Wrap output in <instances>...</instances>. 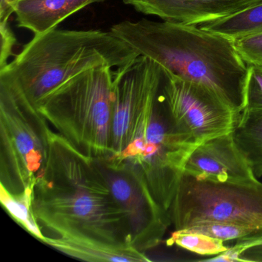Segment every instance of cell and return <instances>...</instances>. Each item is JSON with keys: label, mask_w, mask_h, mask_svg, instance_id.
Instances as JSON below:
<instances>
[{"label": "cell", "mask_w": 262, "mask_h": 262, "mask_svg": "<svg viewBox=\"0 0 262 262\" xmlns=\"http://www.w3.org/2000/svg\"><path fill=\"white\" fill-rule=\"evenodd\" d=\"M164 70L139 56L115 70L111 154L129 167L169 214L188 156L198 145L173 123L160 98Z\"/></svg>", "instance_id": "1"}, {"label": "cell", "mask_w": 262, "mask_h": 262, "mask_svg": "<svg viewBox=\"0 0 262 262\" xmlns=\"http://www.w3.org/2000/svg\"><path fill=\"white\" fill-rule=\"evenodd\" d=\"M50 137L33 191V210L44 234L131 245L125 214L96 159L53 129Z\"/></svg>", "instance_id": "2"}, {"label": "cell", "mask_w": 262, "mask_h": 262, "mask_svg": "<svg viewBox=\"0 0 262 262\" xmlns=\"http://www.w3.org/2000/svg\"><path fill=\"white\" fill-rule=\"evenodd\" d=\"M111 32L167 71L211 89L237 114L245 110L248 66L232 39L197 26L145 19L123 21Z\"/></svg>", "instance_id": "3"}, {"label": "cell", "mask_w": 262, "mask_h": 262, "mask_svg": "<svg viewBox=\"0 0 262 262\" xmlns=\"http://www.w3.org/2000/svg\"><path fill=\"white\" fill-rule=\"evenodd\" d=\"M139 56L111 31L54 29L36 35L0 69V93L38 110L50 93L79 73L99 67L120 68Z\"/></svg>", "instance_id": "4"}, {"label": "cell", "mask_w": 262, "mask_h": 262, "mask_svg": "<svg viewBox=\"0 0 262 262\" xmlns=\"http://www.w3.org/2000/svg\"><path fill=\"white\" fill-rule=\"evenodd\" d=\"M113 69L99 67L79 73L50 93L38 108L56 133L93 159L111 154Z\"/></svg>", "instance_id": "5"}, {"label": "cell", "mask_w": 262, "mask_h": 262, "mask_svg": "<svg viewBox=\"0 0 262 262\" xmlns=\"http://www.w3.org/2000/svg\"><path fill=\"white\" fill-rule=\"evenodd\" d=\"M174 230L210 222L262 229V182H219L184 171L169 209Z\"/></svg>", "instance_id": "6"}, {"label": "cell", "mask_w": 262, "mask_h": 262, "mask_svg": "<svg viewBox=\"0 0 262 262\" xmlns=\"http://www.w3.org/2000/svg\"><path fill=\"white\" fill-rule=\"evenodd\" d=\"M52 128L36 108L0 94V184L11 193L33 186L45 166Z\"/></svg>", "instance_id": "7"}, {"label": "cell", "mask_w": 262, "mask_h": 262, "mask_svg": "<svg viewBox=\"0 0 262 262\" xmlns=\"http://www.w3.org/2000/svg\"><path fill=\"white\" fill-rule=\"evenodd\" d=\"M163 70L160 98L179 131L196 145L233 131L238 114L215 92Z\"/></svg>", "instance_id": "8"}, {"label": "cell", "mask_w": 262, "mask_h": 262, "mask_svg": "<svg viewBox=\"0 0 262 262\" xmlns=\"http://www.w3.org/2000/svg\"><path fill=\"white\" fill-rule=\"evenodd\" d=\"M96 160L113 198L125 214L132 246L145 253L157 247L171 225L168 213L129 167L110 159Z\"/></svg>", "instance_id": "9"}, {"label": "cell", "mask_w": 262, "mask_h": 262, "mask_svg": "<svg viewBox=\"0 0 262 262\" xmlns=\"http://www.w3.org/2000/svg\"><path fill=\"white\" fill-rule=\"evenodd\" d=\"M184 171L219 182H249L257 179L237 148L232 132L204 141L191 151Z\"/></svg>", "instance_id": "10"}, {"label": "cell", "mask_w": 262, "mask_h": 262, "mask_svg": "<svg viewBox=\"0 0 262 262\" xmlns=\"http://www.w3.org/2000/svg\"><path fill=\"white\" fill-rule=\"evenodd\" d=\"M139 13L163 21L199 26L236 14L262 0H122Z\"/></svg>", "instance_id": "11"}, {"label": "cell", "mask_w": 262, "mask_h": 262, "mask_svg": "<svg viewBox=\"0 0 262 262\" xmlns=\"http://www.w3.org/2000/svg\"><path fill=\"white\" fill-rule=\"evenodd\" d=\"M105 0H20L16 7V23L36 35L56 29L62 21L91 4Z\"/></svg>", "instance_id": "12"}, {"label": "cell", "mask_w": 262, "mask_h": 262, "mask_svg": "<svg viewBox=\"0 0 262 262\" xmlns=\"http://www.w3.org/2000/svg\"><path fill=\"white\" fill-rule=\"evenodd\" d=\"M44 243L70 257L93 262H147L145 252L131 245H118L84 237H48Z\"/></svg>", "instance_id": "13"}, {"label": "cell", "mask_w": 262, "mask_h": 262, "mask_svg": "<svg viewBox=\"0 0 262 262\" xmlns=\"http://www.w3.org/2000/svg\"><path fill=\"white\" fill-rule=\"evenodd\" d=\"M237 148L257 179L262 178V110H244L232 131Z\"/></svg>", "instance_id": "14"}, {"label": "cell", "mask_w": 262, "mask_h": 262, "mask_svg": "<svg viewBox=\"0 0 262 262\" xmlns=\"http://www.w3.org/2000/svg\"><path fill=\"white\" fill-rule=\"evenodd\" d=\"M199 27L232 40L262 33V4L228 17L205 23Z\"/></svg>", "instance_id": "15"}, {"label": "cell", "mask_w": 262, "mask_h": 262, "mask_svg": "<svg viewBox=\"0 0 262 262\" xmlns=\"http://www.w3.org/2000/svg\"><path fill=\"white\" fill-rule=\"evenodd\" d=\"M33 191L34 185L19 193H11L0 185V202L15 222L33 237L44 242L47 236L42 231L33 210Z\"/></svg>", "instance_id": "16"}, {"label": "cell", "mask_w": 262, "mask_h": 262, "mask_svg": "<svg viewBox=\"0 0 262 262\" xmlns=\"http://www.w3.org/2000/svg\"><path fill=\"white\" fill-rule=\"evenodd\" d=\"M166 244L168 246L176 245L202 256L217 255L228 249L225 242L220 239L185 229L174 230Z\"/></svg>", "instance_id": "17"}, {"label": "cell", "mask_w": 262, "mask_h": 262, "mask_svg": "<svg viewBox=\"0 0 262 262\" xmlns=\"http://www.w3.org/2000/svg\"><path fill=\"white\" fill-rule=\"evenodd\" d=\"M205 261H261L262 231L237 239L235 245L228 250L205 259Z\"/></svg>", "instance_id": "18"}, {"label": "cell", "mask_w": 262, "mask_h": 262, "mask_svg": "<svg viewBox=\"0 0 262 262\" xmlns=\"http://www.w3.org/2000/svg\"><path fill=\"white\" fill-rule=\"evenodd\" d=\"M185 230L191 232L206 234L210 237L220 239L225 242L228 241L237 240L262 231V229L253 228V227L233 223H224V222L200 224L191 228H185Z\"/></svg>", "instance_id": "19"}, {"label": "cell", "mask_w": 262, "mask_h": 262, "mask_svg": "<svg viewBox=\"0 0 262 262\" xmlns=\"http://www.w3.org/2000/svg\"><path fill=\"white\" fill-rule=\"evenodd\" d=\"M233 41L237 53L247 65L262 67V33Z\"/></svg>", "instance_id": "20"}, {"label": "cell", "mask_w": 262, "mask_h": 262, "mask_svg": "<svg viewBox=\"0 0 262 262\" xmlns=\"http://www.w3.org/2000/svg\"><path fill=\"white\" fill-rule=\"evenodd\" d=\"M247 66L246 106L244 110H262V67Z\"/></svg>", "instance_id": "21"}, {"label": "cell", "mask_w": 262, "mask_h": 262, "mask_svg": "<svg viewBox=\"0 0 262 262\" xmlns=\"http://www.w3.org/2000/svg\"><path fill=\"white\" fill-rule=\"evenodd\" d=\"M1 49H0V69L8 64V60L13 56V47L16 44V37L9 25V23L0 24Z\"/></svg>", "instance_id": "22"}, {"label": "cell", "mask_w": 262, "mask_h": 262, "mask_svg": "<svg viewBox=\"0 0 262 262\" xmlns=\"http://www.w3.org/2000/svg\"><path fill=\"white\" fill-rule=\"evenodd\" d=\"M20 0H0V24L8 23Z\"/></svg>", "instance_id": "23"}]
</instances>
